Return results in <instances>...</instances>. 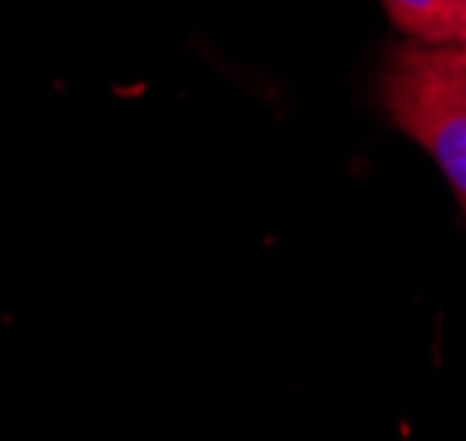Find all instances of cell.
<instances>
[{
	"label": "cell",
	"instance_id": "obj_4",
	"mask_svg": "<svg viewBox=\"0 0 466 441\" xmlns=\"http://www.w3.org/2000/svg\"><path fill=\"white\" fill-rule=\"evenodd\" d=\"M460 49H463V53H466V46H460Z\"/></svg>",
	"mask_w": 466,
	"mask_h": 441
},
{
	"label": "cell",
	"instance_id": "obj_1",
	"mask_svg": "<svg viewBox=\"0 0 466 441\" xmlns=\"http://www.w3.org/2000/svg\"><path fill=\"white\" fill-rule=\"evenodd\" d=\"M379 85L390 119L435 158L466 214V53L403 43Z\"/></svg>",
	"mask_w": 466,
	"mask_h": 441
},
{
	"label": "cell",
	"instance_id": "obj_2",
	"mask_svg": "<svg viewBox=\"0 0 466 441\" xmlns=\"http://www.w3.org/2000/svg\"><path fill=\"white\" fill-rule=\"evenodd\" d=\"M400 32L420 46H460L466 35V0H382Z\"/></svg>",
	"mask_w": 466,
	"mask_h": 441
},
{
	"label": "cell",
	"instance_id": "obj_3",
	"mask_svg": "<svg viewBox=\"0 0 466 441\" xmlns=\"http://www.w3.org/2000/svg\"><path fill=\"white\" fill-rule=\"evenodd\" d=\"M460 46H466V35H463V43H460Z\"/></svg>",
	"mask_w": 466,
	"mask_h": 441
}]
</instances>
